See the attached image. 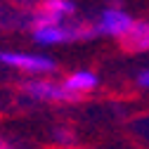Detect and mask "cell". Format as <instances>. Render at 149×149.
<instances>
[{
	"label": "cell",
	"mask_w": 149,
	"mask_h": 149,
	"mask_svg": "<svg viewBox=\"0 0 149 149\" xmlns=\"http://www.w3.org/2000/svg\"><path fill=\"white\" fill-rule=\"evenodd\" d=\"M31 40L38 47H57L69 43H85L90 38H97V31L92 19H71L62 24H38L31 26Z\"/></svg>",
	"instance_id": "obj_1"
},
{
	"label": "cell",
	"mask_w": 149,
	"mask_h": 149,
	"mask_svg": "<svg viewBox=\"0 0 149 149\" xmlns=\"http://www.w3.org/2000/svg\"><path fill=\"white\" fill-rule=\"evenodd\" d=\"M19 90L38 104H76L81 97H76L73 92L64 85V81H52L50 76H31L26 78Z\"/></svg>",
	"instance_id": "obj_2"
},
{
	"label": "cell",
	"mask_w": 149,
	"mask_h": 149,
	"mask_svg": "<svg viewBox=\"0 0 149 149\" xmlns=\"http://www.w3.org/2000/svg\"><path fill=\"white\" fill-rule=\"evenodd\" d=\"M0 64L24 73V76H54L57 59L43 52H26V50H0Z\"/></svg>",
	"instance_id": "obj_3"
},
{
	"label": "cell",
	"mask_w": 149,
	"mask_h": 149,
	"mask_svg": "<svg viewBox=\"0 0 149 149\" xmlns=\"http://www.w3.org/2000/svg\"><path fill=\"white\" fill-rule=\"evenodd\" d=\"M133 22H135V17L128 10H123L118 0L116 3H109V7L100 10L97 17L92 19L97 36H102V38H116V40H121L128 33V29L133 26Z\"/></svg>",
	"instance_id": "obj_4"
},
{
	"label": "cell",
	"mask_w": 149,
	"mask_h": 149,
	"mask_svg": "<svg viewBox=\"0 0 149 149\" xmlns=\"http://www.w3.org/2000/svg\"><path fill=\"white\" fill-rule=\"evenodd\" d=\"M29 14H31V26H38V24H62V22L76 19L78 3L76 0H43L40 5H36L33 10H29Z\"/></svg>",
	"instance_id": "obj_5"
},
{
	"label": "cell",
	"mask_w": 149,
	"mask_h": 149,
	"mask_svg": "<svg viewBox=\"0 0 149 149\" xmlns=\"http://www.w3.org/2000/svg\"><path fill=\"white\" fill-rule=\"evenodd\" d=\"M118 43H121L123 52H130V54L149 52V19H135L133 26L128 29V33Z\"/></svg>",
	"instance_id": "obj_6"
},
{
	"label": "cell",
	"mask_w": 149,
	"mask_h": 149,
	"mask_svg": "<svg viewBox=\"0 0 149 149\" xmlns=\"http://www.w3.org/2000/svg\"><path fill=\"white\" fill-rule=\"evenodd\" d=\"M62 81H64V85L73 92V95L81 97V100L100 88V76L95 71H90V69H76V71L66 73Z\"/></svg>",
	"instance_id": "obj_7"
},
{
	"label": "cell",
	"mask_w": 149,
	"mask_h": 149,
	"mask_svg": "<svg viewBox=\"0 0 149 149\" xmlns=\"http://www.w3.org/2000/svg\"><path fill=\"white\" fill-rule=\"evenodd\" d=\"M31 26V14L29 10H22L12 3H0V29L14 31V29H29Z\"/></svg>",
	"instance_id": "obj_8"
},
{
	"label": "cell",
	"mask_w": 149,
	"mask_h": 149,
	"mask_svg": "<svg viewBox=\"0 0 149 149\" xmlns=\"http://www.w3.org/2000/svg\"><path fill=\"white\" fill-rule=\"evenodd\" d=\"M52 140L62 147H71V144H76V130L69 125H57L52 130Z\"/></svg>",
	"instance_id": "obj_9"
},
{
	"label": "cell",
	"mask_w": 149,
	"mask_h": 149,
	"mask_svg": "<svg viewBox=\"0 0 149 149\" xmlns=\"http://www.w3.org/2000/svg\"><path fill=\"white\" fill-rule=\"evenodd\" d=\"M135 85H137L140 90H147V92H149V66L142 69V71H137V76H135Z\"/></svg>",
	"instance_id": "obj_10"
},
{
	"label": "cell",
	"mask_w": 149,
	"mask_h": 149,
	"mask_svg": "<svg viewBox=\"0 0 149 149\" xmlns=\"http://www.w3.org/2000/svg\"><path fill=\"white\" fill-rule=\"evenodd\" d=\"M7 3L17 5V7H22V10H33L36 5H40L43 0H7Z\"/></svg>",
	"instance_id": "obj_11"
},
{
	"label": "cell",
	"mask_w": 149,
	"mask_h": 149,
	"mask_svg": "<svg viewBox=\"0 0 149 149\" xmlns=\"http://www.w3.org/2000/svg\"><path fill=\"white\" fill-rule=\"evenodd\" d=\"M0 149H17V147H12V144L5 142V140H0Z\"/></svg>",
	"instance_id": "obj_12"
}]
</instances>
